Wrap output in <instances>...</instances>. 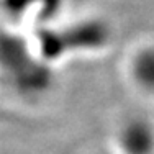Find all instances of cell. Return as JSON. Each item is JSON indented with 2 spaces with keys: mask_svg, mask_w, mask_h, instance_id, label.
<instances>
[{
  "mask_svg": "<svg viewBox=\"0 0 154 154\" xmlns=\"http://www.w3.org/2000/svg\"><path fill=\"white\" fill-rule=\"evenodd\" d=\"M0 74L23 95L41 94L51 84V71L41 56L18 35L0 33Z\"/></svg>",
  "mask_w": 154,
  "mask_h": 154,
  "instance_id": "obj_1",
  "label": "cell"
},
{
  "mask_svg": "<svg viewBox=\"0 0 154 154\" xmlns=\"http://www.w3.org/2000/svg\"><path fill=\"white\" fill-rule=\"evenodd\" d=\"M108 39V31L105 25L98 21L79 23L62 31L41 30L38 36L39 56L46 62L56 59L67 51L74 49H94L105 45Z\"/></svg>",
  "mask_w": 154,
  "mask_h": 154,
  "instance_id": "obj_2",
  "label": "cell"
},
{
  "mask_svg": "<svg viewBox=\"0 0 154 154\" xmlns=\"http://www.w3.org/2000/svg\"><path fill=\"white\" fill-rule=\"evenodd\" d=\"M2 5L13 20H25L30 17L48 20L57 13L61 0H2Z\"/></svg>",
  "mask_w": 154,
  "mask_h": 154,
  "instance_id": "obj_3",
  "label": "cell"
},
{
  "mask_svg": "<svg viewBox=\"0 0 154 154\" xmlns=\"http://www.w3.org/2000/svg\"><path fill=\"white\" fill-rule=\"evenodd\" d=\"M122 144L128 154H151L154 148L151 126L141 120L130 122L122 133Z\"/></svg>",
  "mask_w": 154,
  "mask_h": 154,
  "instance_id": "obj_4",
  "label": "cell"
},
{
  "mask_svg": "<svg viewBox=\"0 0 154 154\" xmlns=\"http://www.w3.org/2000/svg\"><path fill=\"white\" fill-rule=\"evenodd\" d=\"M133 72L143 87L154 89V49H144L138 54L134 59Z\"/></svg>",
  "mask_w": 154,
  "mask_h": 154,
  "instance_id": "obj_5",
  "label": "cell"
}]
</instances>
